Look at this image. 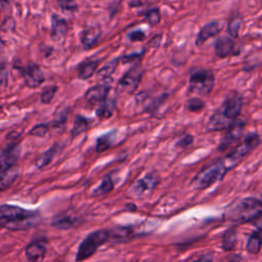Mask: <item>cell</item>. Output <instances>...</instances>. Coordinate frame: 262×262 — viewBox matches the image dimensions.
<instances>
[{"instance_id":"6da1fadb","label":"cell","mask_w":262,"mask_h":262,"mask_svg":"<svg viewBox=\"0 0 262 262\" xmlns=\"http://www.w3.org/2000/svg\"><path fill=\"white\" fill-rule=\"evenodd\" d=\"M39 222L40 216L37 212L13 205L0 206V227L10 230H24Z\"/></svg>"},{"instance_id":"7a4b0ae2","label":"cell","mask_w":262,"mask_h":262,"mask_svg":"<svg viewBox=\"0 0 262 262\" xmlns=\"http://www.w3.org/2000/svg\"><path fill=\"white\" fill-rule=\"evenodd\" d=\"M261 215L262 202L254 196L236 200L225 211V219L233 223H247L258 220Z\"/></svg>"},{"instance_id":"3957f363","label":"cell","mask_w":262,"mask_h":262,"mask_svg":"<svg viewBox=\"0 0 262 262\" xmlns=\"http://www.w3.org/2000/svg\"><path fill=\"white\" fill-rule=\"evenodd\" d=\"M261 138L257 133H250L248 134L244 140L238 143L235 147H233L222 160L226 170H231L235 166H237L242 160L250 154L253 149H255L260 144Z\"/></svg>"},{"instance_id":"277c9868","label":"cell","mask_w":262,"mask_h":262,"mask_svg":"<svg viewBox=\"0 0 262 262\" xmlns=\"http://www.w3.org/2000/svg\"><path fill=\"white\" fill-rule=\"evenodd\" d=\"M227 170L221 161H216L204 167L193 178L192 186L196 189H206L217 181L222 180Z\"/></svg>"},{"instance_id":"5b68a950","label":"cell","mask_w":262,"mask_h":262,"mask_svg":"<svg viewBox=\"0 0 262 262\" xmlns=\"http://www.w3.org/2000/svg\"><path fill=\"white\" fill-rule=\"evenodd\" d=\"M108 241V233L105 229L94 230L90 232L80 244L77 254H76V261L82 262L91 256H93L96 251L102 246L104 243Z\"/></svg>"},{"instance_id":"8992f818","label":"cell","mask_w":262,"mask_h":262,"mask_svg":"<svg viewBox=\"0 0 262 262\" xmlns=\"http://www.w3.org/2000/svg\"><path fill=\"white\" fill-rule=\"evenodd\" d=\"M215 85V75L209 69H198L190 74L188 92L198 95H209Z\"/></svg>"},{"instance_id":"52a82bcc","label":"cell","mask_w":262,"mask_h":262,"mask_svg":"<svg viewBox=\"0 0 262 262\" xmlns=\"http://www.w3.org/2000/svg\"><path fill=\"white\" fill-rule=\"evenodd\" d=\"M142 75H143V70L141 69L139 63L134 64L119 80L118 90L125 94H132L136 90L137 86L139 85Z\"/></svg>"},{"instance_id":"ba28073f","label":"cell","mask_w":262,"mask_h":262,"mask_svg":"<svg viewBox=\"0 0 262 262\" xmlns=\"http://www.w3.org/2000/svg\"><path fill=\"white\" fill-rule=\"evenodd\" d=\"M158 182L159 178L155 173L146 174L145 176L139 178L132 184L130 192L135 198L144 196L146 194H149L156 188Z\"/></svg>"},{"instance_id":"9c48e42d","label":"cell","mask_w":262,"mask_h":262,"mask_svg":"<svg viewBox=\"0 0 262 262\" xmlns=\"http://www.w3.org/2000/svg\"><path fill=\"white\" fill-rule=\"evenodd\" d=\"M25 84L30 88L39 87L45 80L40 67L36 63H30L20 69Z\"/></svg>"},{"instance_id":"30bf717a","label":"cell","mask_w":262,"mask_h":262,"mask_svg":"<svg viewBox=\"0 0 262 262\" xmlns=\"http://www.w3.org/2000/svg\"><path fill=\"white\" fill-rule=\"evenodd\" d=\"M111 80H105L100 84L94 85L85 92V99L91 104H100L103 102L110 93Z\"/></svg>"},{"instance_id":"8fae6325","label":"cell","mask_w":262,"mask_h":262,"mask_svg":"<svg viewBox=\"0 0 262 262\" xmlns=\"http://www.w3.org/2000/svg\"><path fill=\"white\" fill-rule=\"evenodd\" d=\"M20 147L15 141H11L0 154V171L16 166L19 158Z\"/></svg>"},{"instance_id":"7c38bea8","label":"cell","mask_w":262,"mask_h":262,"mask_svg":"<svg viewBox=\"0 0 262 262\" xmlns=\"http://www.w3.org/2000/svg\"><path fill=\"white\" fill-rule=\"evenodd\" d=\"M244 126L245 123L237 120L229 129H227L226 134L223 136L218 145V150H226L232 144L238 142L244 133Z\"/></svg>"},{"instance_id":"4fadbf2b","label":"cell","mask_w":262,"mask_h":262,"mask_svg":"<svg viewBox=\"0 0 262 262\" xmlns=\"http://www.w3.org/2000/svg\"><path fill=\"white\" fill-rule=\"evenodd\" d=\"M243 108V97L239 93H234L229 96L227 100L224 102L221 112L227 119L234 121L241 115Z\"/></svg>"},{"instance_id":"5bb4252c","label":"cell","mask_w":262,"mask_h":262,"mask_svg":"<svg viewBox=\"0 0 262 262\" xmlns=\"http://www.w3.org/2000/svg\"><path fill=\"white\" fill-rule=\"evenodd\" d=\"M222 28H223V24L220 23L219 20H211V21L205 24L201 28L200 32L196 35L195 45L202 46L209 39L216 37L222 31Z\"/></svg>"},{"instance_id":"9a60e30c","label":"cell","mask_w":262,"mask_h":262,"mask_svg":"<svg viewBox=\"0 0 262 262\" xmlns=\"http://www.w3.org/2000/svg\"><path fill=\"white\" fill-rule=\"evenodd\" d=\"M47 251V242L44 239L34 241L26 248V256L30 262H42Z\"/></svg>"},{"instance_id":"2e32d148","label":"cell","mask_w":262,"mask_h":262,"mask_svg":"<svg viewBox=\"0 0 262 262\" xmlns=\"http://www.w3.org/2000/svg\"><path fill=\"white\" fill-rule=\"evenodd\" d=\"M237 120L231 121L224 117L221 110L216 111L213 115L210 116L209 121L207 123V130L208 131H221L229 129Z\"/></svg>"},{"instance_id":"e0dca14e","label":"cell","mask_w":262,"mask_h":262,"mask_svg":"<svg viewBox=\"0 0 262 262\" xmlns=\"http://www.w3.org/2000/svg\"><path fill=\"white\" fill-rule=\"evenodd\" d=\"M215 54L220 58H225L231 54H235V42L229 36L219 37L214 44Z\"/></svg>"},{"instance_id":"ac0fdd59","label":"cell","mask_w":262,"mask_h":262,"mask_svg":"<svg viewBox=\"0 0 262 262\" xmlns=\"http://www.w3.org/2000/svg\"><path fill=\"white\" fill-rule=\"evenodd\" d=\"M69 26L67 20L57 15V14H52L51 16V29H50V37L51 40L57 42L63 39L68 33Z\"/></svg>"},{"instance_id":"d6986e66","label":"cell","mask_w":262,"mask_h":262,"mask_svg":"<svg viewBox=\"0 0 262 262\" xmlns=\"http://www.w3.org/2000/svg\"><path fill=\"white\" fill-rule=\"evenodd\" d=\"M107 233L108 239H111L113 243H123L136 235L133 226H119L107 231Z\"/></svg>"},{"instance_id":"ffe728a7","label":"cell","mask_w":262,"mask_h":262,"mask_svg":"<svg viewBox=\"0 0 262 262\" xmlns=\"http://www.w3.org/2000/svg\"><path fill=\"white\" fill-rule=\"evenodd\" d=\"M100 35H101V29L98 26L90 27L83 30L81 33L80 40L84 49L92 48L97 43Z\"/></svg>"},{"instance_id":"44dd1931","label":"cell","mask_w":262,"mask_h":262,"mask_svg":"<svg viewBox=\"0 0 262 262\" xmlns=\"http://www.w3.org/2000/svg\"><path fill=\"white\" fill-rule=\"evenodd\" d=\"M80 219L72 214H60L52 219L51 225L58 229H70L76 227L80 223Z\"/></svg>"},{"instance_id":"7402d4cb","label":"cell","mask_w":262,"mask_h":262,"mask_svg":"<svg viewBox=\"0 0 262 262\" xmlns=\"http://www.w3.org/2000/svg\"><path fill=\"white\" fill-rule=\"evenodd\" d=\"M18 176L17 166L0 171V191L9 188Z\"/></svg>"},{"instance_id":"603a6c76","label":"cell","mask_w":262,"mask_h":262,"mask_svg":"<svg viewBox=\"0 0 262 262\" xmlns=\"http://www.w3.org/2000/svg\"><path fill=\"white\" fill-rule=\"evenodd\" d=\"M98 62L99 61L97 59H87L81 63L78 69V78L81 80H87L91 78L97 70Z\"/></svg>"},{"instance_id":"cb8c5ba5","label":"cell","mask_w":262,"mask_h":262,"mask_svg":"<svg viewBox=\"0 0 262 262\" xmlns=\"http://www.w3.org/2000/svg\"><path fill=\"white\" fill-rule=\"evenodd\" d=\"M91 125L90 119L82 116V115H77L74 119V124L73 128L71 130V135L72 137H76L80 135L81 133L85 132Z\"/></svg>"},{"instance_id":"d4e9b609","label":"cell","mask_w":262,"mask_h":262,"mask_svg":"<svg viewBox=\"0 0 262 262\" xmlns=\"http://www.w3.org/2000/svg\"><path fill=\"white\" fill-rule=\"evenodd\" d=\"M115 106H116V100L114 98H110V99L106 98L103 102L98 104V107L96 110V116L99 119H108L113 116Z\"/></svg>"},{"instance_id":"484cf974","label":"cell","mask_w":262,"mask_h":262,"mask_svg":"<svg viewBox=\"0 0 262 262\" xmlns=\"http://www.w3.org/2000/svg\"><path fill=\"white\" fill-rule=\"evenodd\" d=\"M60 150V146L58 143L53 144L50 148H48L44 154H42V156L36 161V166L38 168H44L45 166H47L48 164L51 163V161L54 159V157L58 154V151Z\"/></svg>"},{"instance_id":"4316f807","label":"cell","mask_w":262,"mask_h":262,"mask_svg":"<svg viewBox=\"0 0 262 262\" xmlns=\"http://www.w3.org/2000/svg\"><path fill=\"white\" fill-rule=\"evenodd\" d=\"M261 242H262L261 230L258 229V230L253 231L248 238V243L246 246L247 252H249L250 254H254V255L258 254L261 249Z\"/></svg>"},{"instance_id":"83f0119b","label":"cell","mask_w":262,"mask_h":262,"mask_svg":"<svg viewBox=\"0 0 262 262\" xmlns=\"http://www.w3.org/2000/svg\"><path fill=\"white\" fill-rule=\"evenodd\" d=\"M237 241V232L236 229L234 227L228 228L222 235V243H221V247L224 251L228 252L233 250L235 244Z\"/></svg>"},{"instance_id":"f1b7e54d","label":"cell","mask_w":262,"mask_h":262,"mask_svg":"<svg viewBox=\"0 0 262 262\" xmlns=\"http://www.w3.org/2000/svg\"><path fill=\"white\" fill-rule=\"evenodd\" d=\"M116 132H117V130H113L105 134H102L100 137L97 138L96 145H95V149L97 152H103L112 146L113 141L115 139Z\"/></svg>"},{"instance_id":"f546056e","label":"cell","mask_w":262,"mask_h":262,"mask_svg":"<svg viewBox=\"0 0 262 262\" xmlns=\"http://www.w3.org/2000/svg\"><path fill=\"white\" fill-rule=\"evenodd\" d=\"M118 64H119V58H114L110 60L97 71V78H99L102 81L111 80L112 75L115 73Z\"/></svg>"},{"instance_id":"4dcf8cb0","label":"cell","mask_w":262,"mask_h":262,"mask_svg":"<svg viewBox=\"0 0 262 262\" xmlns=\"http://www.w3.org/2000/svg\"><path fill=\"white\" fill-rule=\"evenodd\" d=\"M114 186H115V182L114 180L112 179L111 176H105L102 181L100 182V184L91 192V195L92 196H101V195H104L108 192H111L113 189H114Z\"/></svg>"},{"instance_id":"1f68e13d","label":"cell","mask_w":262,"mask_h":262,"mask_svg":"<svg viewBox=\"0 0 262 262\" xmlns=\"http://www.w3.org/2000/svg\"><path fill=\"white\" fill-rule=\"evenodd\" d=\"M241 27H242V18L237 15L232 16L228 20V25H227V33L229 34V37H231L232 39L237 38L241 31Z\"/></svg>"},{"instance_id":"d6a6232c","label":"cell","mask_w":262,"mask_h":262,"mask_svg":"<svg viewBox=\"0 0 262 262\" xmlns=\"http://www.w3.org/2000/svg\"><path fill=\"white\" fill-rule=\"evenodd\" d=\"M144 19L152 27L159 25L160 20H161V12L160 9L158 7H154L148 9L145 13H144Z\"/></svg>"},{"instance_id":"836d02e7","label":"cell","mask_w":262,"mask_h":262,"mask_svg":"<svg viewBox=\"0 0 262 262\" xmlns=\"http://www.w3.org/2000/svg\"><path fill=\"white\" fill-rule=\"evenodd\" d=\"M206 103L204 100H202L201 98L198 97H192L189 98L186 103H185V107L187 111L195 113V112H201L202 110H204Z\"/></svg>"},{"instance_id":"e575fe53","label":"cell","mask_w":262,"mask_h":262,"mask_svg":"<svg viewBox=\"0 0 262 262\" xmlns=\"http://www.w3.org/2000/svg\"><path fill=\"white\" fill-rule=\"evenodd\" d=\"M56 2L59 8L63 11H69L74 13L78 10V4L76 0H56Z\"/></svg>"},{"instance_id":"d590c367","label":"cell","mask_w":262,"mask_h":262,"mask_svg":"<svg viewBox=\"0 0 262 262\" xmlns=\"http://www.w3.org/2000/svg\"><path fill=\"white\" fill-rule=\"evenodd\" d=\"M56 91H57V87L54 85L44 88L41 93V101L43 103H50L51 100L53 99Z\"/></svg>"},{"instance_id":"8d00e7d4","label":"cell","mask_w":262,"mask_h":262,"mask_svg":"<svg viewBox=\"0 0 262 262\" xmlns=\"http://www.w3.org/2000/svg\"><path fill=\"white\" fill-rule=\"evenodd\" d=\"M69 113H70L69 110H63L60 113H58L57 116L52 121V126L54 128H60V127L64 126V124L67 123L68 117H69Z\"/></svg>"},{"instance_id":"74e56055","label":"cell","mask_w":262,"mask_h":262,"mask_svg":"<svg viewBox=\"0 0 262 262\" xmlns=\"http://www.w3.org/2000/svg\"><path fill=\"white\" fill-rule=\"evenodd\" d=\"M49 131V126L47 124H39L36 125L31 131L30 134L33 136H38V137H43L47 134Z\"/></svg>"},{"instance_id":"f35d334b","label":"cell","mask_w":262,"mask_h":262,"mask_svg":"<svg viewBox=\"0 0 262 262\" xmlns=\"http://www.w3.org/2000/svg\"><path fill=\"white\" fill-rule=\"evenodd\" d=\"M128 38L132 42L142 41L145 39V33L141 30H134L128 34Z\"/></svg>"},{"instance_id":"ab89813d","label":"cell","mask_w":262,"mask_h":262,"mask_svg":"<svg viewBox=\"0 0 262 262\" xmlns=\"http://www.w3.org/2000/svg\"><path fill=\"white\" fill-rule=\"evenodd\" d=\"M192 142H193V136L190 135V134H185L183 137H181V138L177 141L176 146L181 147V148H184V147H187L188 145H190Z\"/></svg>"},{"instance_id":"60d3db41","label":"cell","mask_w":262,"mask_h":262,"mask_svg":"<svg viewBox=\"0 0 262 262\" xmlns=\"http://www.w3.org/2000/svg\"><path fill=\"white\" fill-rule=\"evenodd\" d=\"M142 53H138V52H135V53H131V54H126L124 55L121 60L123 63H128V62H134V61H139L140 57H141Z\"/></svg>"},{"instance_id":"b9f144b4","label":"cell","mask_w":262,"mask_h":262,"mask_svg":"<svg viewBox=\"0 0 262 262\" xmlns=\"http://www.w3.org/2000/svg\"><path fill=\"white\" fill-rule=\"evenodd\" d=\"M8 80V72L4 66H0V88H3L7 85Z\"/></svg>"},{"instance_id":"7bdbcfd3","label":"cell","mask_w":262,"mask_h":262,"mask_svg":"<svg viewBox=\"0 0 262 262\" xmlns=\"http://www.w3.org/2000/svg\"><path fill=\"white\" fill-rule=\"evenodd\" d=\"M214 259V255L213 253H205L200 255L196 259H194L192 262H213Z\"/></svg>"},{"instance_id":"ee69618b","label":"cell","mask_w":262,"mask_h":262,"mask_svg":"<svg viewBox=\"0 0 262 262\" xmlns=\"http://www.w3.org/2000/svg\"><path fill=\"white\" fill-rule=\"evenodd\" d=\"M4 49V42L0 39V52H2Z\"/></svg>"},{"instance_id":"f6af8a7d","label":"cell","mask_w":262,"mask_h":262,"mask_svg":"<svg viewBox=\"0 0 262 262\" xmlns=\"http://www.w3.org/2000/svg\"><path fill=\"white\" fill-rule=\"evenodd\" d=\"M214 1H215V0H214Z\"/></svg>"}]
</instances>
